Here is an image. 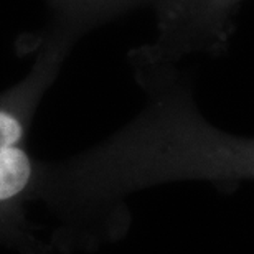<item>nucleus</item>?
I'll return each mask as SVG.
<instances>
[{
  "instance_id": "nucleus-1",
  "label": "nucleus",
  "mask_w": 254,
  "mask_h": 254,
  "mask_svg": "<svg viewBox=\"0 0 254 254\" xmlns=\"http://www.w3.org/2000/svg\"><path fill=\"white\" fill-rule=\"evenodd\" d=\"M73 42L52 30L30 73L0 94V246L22 254H55L30 216L40 200L45 162L30 154L28 132Z\"/></svg>"
},
{
  "instance_id": "nucleus-2",
  "label": "nucleus",
  "mask_w": 254,
  "mask_h": 254,
  "mask_svg": "<svg viewBox=\"0 0 254 254\" xmlns=\"http://www.w3.org/2000/svg\"><path fill=\"white\" fill-rule=\"evenodd\" d=\"M53 12V32H58L71 40L91 25L103 18L113 5L121 0H47Z\"/></svg>"
}]
</instances>
